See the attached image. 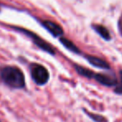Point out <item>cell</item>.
<instances>
[{
	"instance_id": "3",
	"label": "cell",
	"mask_w": 122,
	"mask_h": 122,
	"mask_svg": "<svg viewBox=\"0 0 122 122\" xmlns=\"http://www.w3.org/2000/svg\"><path fill=\"white\" fill-rule=\"evenodd\" d=\"M17 30L20 31V32L24 33L26 35L29 36L33 40V42H34L38 47L40 48L41 49H43L44 51H45V52L49 53V54H54V50L52 46L48 44V43H46L45 41L41 39L40 37H39L37 34H34V33L30 32V31L25 30V29H17Z\"/></svg>"
},
{
	"instance_id": "2",
	"label": "cell",
	"mask_w": 122,
	"mask_h": 122,
	"mask_svg": "<svg viewBox=\"0 0 122 122\" xmlns=\"http://www.w3.org/2000/svg\"><path fill=\"white\" fill-rule=\"evenodd\" d=\"M31 77L37 85H45L49 79V74L47 69L39 64H33L30 68Z\"/></svg>"
},
{
	"instance_id": "8",
	"label": "cell",
	"mask_w": 122,
	"mask_h": 122,
	"mask_svg": "<svg viewBox=\"0 0 122 122\" xmlns=\"http://www.w3.org/2000/svg\"><path fill=\"white\" fill-rule=\"evenodd\" d=\"M60 42H61V44H64L67 49H70L71 52H74V53H75V54H80V53H81L80 49H79V48L77 47L71 40H69V39H65V38H62V39H60Z\"/></svg>"
},
{
	"instance_id": "5",
	"label": "cell",
	"mask_w": 122,
	"mask_h": 122,
	"mask_svg": "<svg viewBox=\"0 0 122 122\" xmlns=\"http://www.w3.org/2000/svg\"><path fill=\"white\" fill-rule=\"evenodd\" d=\"M42 25L52 34L54 37H58L64 34L63 29L60 27L58 24L53 22L50 20H44L42 21Z\"/></svg>"
},
{
	"instance_id": "9",
	"label": "cell",
	"mask_w": 122,
	"mask_h": 122,
	"mask_svg": "<svg viewBox=\"0 0 122 122\" xmlns=\"http://www.w3.org/2000/svg\"><path fill=\"white\" fill-rule=\"evenodd\" d=\"M115 92L118 95H122V70L120 71V80H118V83L115 85Z\"/></svg>"
},
{
	"instance_id": "10",
	"label": "cell",
	"mask_w": 122,
	"mask_h": 122,
	"mask_svg": "<svg viewBox=\"0 0 122 122\" xmlns=\"http://www.w3.org/2000/svg\"><path fill=\"white\" fill-rule=\"evenodd\" d=\"M87 114L95 122H107V120L104 116H101L100 115H95V114H92V113H87Z\"/></svg>"
},
{
	"instance_id": "11",
	"label": "cell",
	"mask_w": 122,
	"mask_h": 122,
	"mask_svg": "<svg viewBox=\"0 0 122 122\" xmlns=\"http://www.w3.org/2000/svg\"><path fill=\"white\" fill-rule=\"evenodd\" d=\"M118 29H119V31H120V34H121V36H122V14L118 21Z\"/></svg>"
},
{
	"instance_id": "6",
	"label": "cell",
	"mask_w": 122,
	"mask_h": 122,
	"mask_svg": "<svg viewBox=\"0 0 122 122\" xmlns=\"http://www.w3.org/2000/svg\"><path fill=\"white\" fill-rule=\"evenodd\" d=\"M87 60L89 61V63L91 64L93 66L97 67L100 69H105V70H110V66L106 61L103 60V59H100L98 57H95V56H86Z\"/></svg>"
},
{
	"instance_id": "7",
	"label": "cell",
	"mask_w": 122,
	"mask_h": 122,
	"mask_svg": "<svg viewBox=\"0 0 122 122\" xmlns=\"http://www.w3.org/2000/svg\"><path fill=\"white\" fill-rule=\"evenodd\" d=\"M93 29H95V32L98 33L99 35L101 38H103L105 40L109 41L111 39V36H110V32H109L108 29H107L105 26L96 24V25H93Z\"/></svg>"
},
{
	"instance_id": "1",
	"label": "cell",
	"mask_w": 122,
	"mask_h": 122,
	"mask_svg": "<svg viewBox=\"0 0 122 122\" xmlns=\"http://www.w3.org/2000/svg\"><path fill=\"white\" fill-rule=\"evenodd\" d=\"M0 77L4 84L14 89H23L25 86L24 73L14 66H6L0 70Z\"/></svg>"
},
{
	"instance_id": "4",
	"label": "cell",
	"mask_w": 122,
	"mask_h": 122,
	"mask_svg": "<svg viewBox=\"0 0 122 122\" xmlns=\"http://www.w3.org/2000/svg\"><path fill=\"white\" fill-rule=\"evenodd\" d=\"M92 79H95L98 83L105 86H115L118 83V80L114 75L107 74H97L94 73Z\"/></svg>"
}]
</instances>
